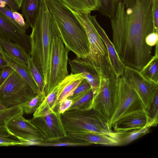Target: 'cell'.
Wrapping results in <instances>:
<instances>
[{"instance_id": "cell-1", "label": "cell", "mask_w": 158, "mask_h": 158, "mask_svg": "<svg viewBox=\"0 0 158 158\" xmlns=\"http://www.w3.org/2000/svg\"><path fill=\"white\" fill-rule=\"evenodd\" d=\"M152 0H119L110 19L113 41L126 66L139 71L152 57L145 38L153 32Z\"/></svg>"}, {"instance_id": "cell-2", "label": "cell", "mask_w": 158, "mask_h": 158, "mask_svg": "<svg viewBox=\"0 0 158 158\" xmlns=\"http://www.w3.org/2000/svg\"><path fill=\"white\" fill-rule=\"evenodd\" d=\"M45 1L64 45L77 57L86 59L89 52V44L82 24L61 0Z\"/></svg>"}, {"instance_id": "cell-3", "label": "cell", "mask_w": 158, "mask_h": 158, "mask_svg": "<svg viewBox=\"0 0 158 158\" xmlns=\"http://www.w3.org/2000/svg\"><path fill=\"white\" fill-rule=\"evenodd\" d=\"M30 35V57L47 83L49 61L52 40L60 35L45 0H41L39 13Z\"/></svg>"}, {"instance_id": "cell-4", "label": "cell", "mask_w": 158, "mask_h": 158, "mask_svg": "<svg viewBox=\"0 0 158 158\" xmlns=\"http://www.w3.org/2000/svg\"><path fill=\"white\" fill-rule=\"evenodd\" d=\"M60 114L63 125L67 134L94 132L106 135L118 139V134L112 131L108 121L94 108L68 110Z\"/></svg>"}, {"instance_id": "cell-5", "label": "cell", "mask_w": 158, "mask_h": 158, "mask_svg": "<svg viewBox=\"0 0 158 158\" xmlns=\"http://www.w3.org/2000/svg\"><path fill=\"white\" fill-rule=\"evenodd\" d=\"M112 112L108 122L110 128L120 119L132 113L143 109L137 93L124 81L118 77L117 83L113 89L112 97Z\"/></svg>"}, {"instance_id": "cell-6", "label": "cell", "mask_w": 158, "mask_h": 158, "mask_svg": "<svg viewBox=\"0 0 158 158\" xmlns=\"http://www.w3.org/2000/svg\"><path fill=\"white\" fill-rule=\"evenodd\" d=\"M69 51L64 45L60 35L54 36L49 61L47 83L44 89L46 95L52 91L69 75L67 64Z\"/></svg>"}, {"instance_id": "cell-7", "label": "cell", "mask_w": 158, "mask_h": 158, "mask_svg": "<svg viewBox=\"0 0 158 158\" xmlns=\"http://www.w3.org/2000/svg\"><path fill=\"white\" fill-rule=\"evenodd\" d=\"M35 95L29 84L14 70L0 86V102L7 108L21 105Z\"/></svg>"}, {"instance_id": "cell-8", "label": "cell", "mask_w": 158, "mask_h": 158, "mask_svg": "<svg viewBox=\"0 0 158 158\" xmlns=\"http://www.w3.org/2000/svg\"><path fill=\"white\" fill-rule=\"evenodd\" d=\"M99 75V86L97 93L94 96L93 108L108 122L111 115L112 92L117 84L118 77L111 70L108 60L102 64Z\"/></svg>"}, {"instance_id": "cell-9", "label": "cell", "mask_w": 158, "mask_h": 158, "mask_svg": "<svg viewBox=\"0 0 158 158\" xmlns=\"http://www.w3.org/2000/svg\"><path fill=\"white\" fill-rule=\"evenodd\" d=\"M71 10L83 25L88 37L89 52L87 58L85 60L93 66L99 75L102 64L108 60L106 47L90 19L89 13Z\"/></svg>"}, {"instance_id": "cell-10", "label": "cell", "mask_w": 158, "mask_h": 158, "mask_svg": "<svg viewBox=\"0 0 158 158\" xmlns=\"http://www.w3.org/2000/svg\"><path fill=\"white\" fill-rule=\"evenodd\" d=\"M121 77L137 93L144 108L148 110L156 94L158 92V84L145 78L139 71L126 66Z\"/></svg>"}, {"instance_id": "cell-11", "label": "cell", "mask_w": 158, "mask_h": 158, "mask_svg": "<svg viewBox=\"0 0 158 158\" xmlns=\"http://www.w3.org/2000/svg\"><path fill=\"white\" fill-rule=\"evenodd\" d=\"M31 123L43 134L47 140H53L66 136L61 114L55 111L44 116L33 117Z\"/></svg>"}, {"instance_id": "cell-12", "label": "cell", "mask_w": 158, "mask_h": 158, "mask_svg": "<svg viewBox=\"0 0 158 158\" xmlns=\"http://www.w3.org/2000/svg\"><path fill=\"white\" fill-rule=\"evenodd\" d=\"M17 115L8 122L6 127L9 131L21 141H27L37 145V142L45 139L43 134L23 116Z\"/></svg>"}, {"instance_id": "cell-13", "label": "cell", "mask_w": 158, "mask_h": 158, "mask_svg": "<svg viewBox=\"0 0 158 158\" xmlns=\"http://www.w3.org/2000/svg\"><path fill=\"white\" fill-rule=\"evenodd\" d=\"M0 38L16 43L30 55V36L21 30L0 11Z\"/></svg>"}, {"instance_id": "cell-14", "label": "cell", "mask_w": 158, "mask_h": 158, "mask_svg": "<svg viewBox=\"0 0 158 158\" xmlns=\"http://www.w3.org/2000/svg\"><path fill=\"white\" fill-rule=\"evenodd\" d=\"M89 17L106 47L111 70L117 77L121 76L123 73L126 65L119 57L113 44L104 30L97 21L96 15H91L89 14Z\"/></svg>"}, {"instance_id": "cell-15", "label": "cell", "mask_w": 158, "mask_h": 158, "mask_svg": "<svg viewBox=\"0 0 158 158\" xmlns=\"http://www.w3.org/2000/svg\"><path fill=\"white\" fill-rule=\"evenodd\" d=\"M149 124H154L150 122L144 109L129 114L120 119L112 127L114 131L118 134L142 128Z\"/></svg>"}, {"instance_id": "cell-16", "label": "cell", "mask_w": 158, "mask_h": 158, "mask_svg": "<svg viewBox=\"0 0 158 158\" xmlns=\"http://www.w3.org/2000/svg\"><path fill=\"white\" fill-rule=\"evenodd\" d=\"M72 73H81L90 85L94 96L97 93L100 84V77L93 66L87 60L78 57L68 60Z\"/></svg>"}, {"instance_id": "cell-17", "label": "cell", "mask_w": 158, "mask_h": 158, "mask_svg": "<svg viewBox=\"0 0 158 158\" xmlns=\"http://www.w3.org/2000/svg\"><path fill=\"white\" fill-rule=\"evenodd\" d=\"M85 78L81 73L68 75L58 85L59 94L52 110L60 102L71 96L81 81Z\"/></svg>"}, {"instance_id": "cell-18", "label": "cell", "mask_w": 158, "mask_h": 158, "mask_svg": "<svg viewBox=\"0 0 158 158\" xmlns=\"http://www.w3.org/2000/svg\"><path fill=\"white\" fill-rule=\"evenodd\" d=\"M69 138L84 141L91 145L99 144L107 146H118V139L102 134L94 132H85L78 134H67Z\"/></svg>"}, {"instance_id": "cell-19", "label": "cell", "mask_w": 158, "mask_h": 158, "mask_svg": "<svg viewBox=\"0 0 158 158\" xmlns=\"http://www.w3.org/2000/svg\"><path fill=\"white\" fill-rule=\"evenodd\" d=\"M8 66L12 67L30 86L35 94L40 91L27 65L4 52Z\"/></svg>"}, {"instance_id": "cell-20", "label": "cell", "mask_w": 158, "mask_h": 158, "mask_svg": "<svg viewBox=\"0 0 158 158\" xmlns=\"http://www.w3.org/2000/svg\"><path fill=\"white\" fill-rule=\"evenodd\" d=\"M4 52L27 65L29 55L22 47L13 41L0 38Z\"/></svg>"}, {"instance_id": "cell-21", "label": "cell", "mask_w": 158, "mask_h": 158, "mask_svg": "<svg viewBox=\"0 0 158 158\" xmlns=\"http://www.w3.org/2000/svg\"><path fill=\"white\" fill-rule=\"evenodd\" d=\"M41 0H23L21 6L26 22L32 28L37 19Z\"/></svg>"}, {"instance_id": "cell-22", "label": "cell", "mask_w": 158, "mask_h": 158, "mask_svg": "<svg viewBox=\"0 0 158 158\" xmlns=\"http://www.w3.org/2000/svg\"><path fill=\"white\" fill-rule=\"evenodd\" d=\"M71 9L90 14L92 11L98 10L100 0H61Z\"/></svg>"}, {"instance_id": "cell-23", "label": "cell", "mask_w": 158, "mask_h": 158, "mask_svg": "<svg viewBox=\"0 0 158 158\" xmlns=\"http://www.w3.org/2000/svg\"><path fill=\"white\" fill-rule=\"evenodd\" d=\"M91 145L86 142L70 138L67 135L53 140H42L37 142V145L44 146H82Z\"/></svg>"}, {"instance_id": "cell-24", "label": "cell", "mask_w": 158, "mask_h": 158, "mask_svg": "<svg viewBox=\"0 0 158 158\" xmlns=\"http://www.w3.org/2000/svg\"><path fill=\"white\" fill-rule=\"evenodd\" d=\"M139 71L145 78L158 84V52H155L154 55Z\"/></svg>"}, {"instance_id": "cell-25", "label": "cell", "mask_w": 158, "mask_h": 158, "mask_svg": "<svg viewBox=\"0 0 158 158\" xmlns=\"http://www.w3.org/2000/svg\"><path fill=\"white\" fill-rule=\"evenodd\" d=\"M94 98V94L91 89L88 91L72 100L73 103L68 110H83L91 109L93 108Z\"/></svg>"}, {"instance_id": "cell-26", "label": "cell", "mask_w": 158, "mask_h": 158, "mask_svg": "<svg viewBox=\"0 0 158 158\" xmlns=\"http://www.w3.org/2000/svg\"><path fill=\"white\" fill-rule=\"evenodd\" d=\"M152 126V124H149L141 128L134 129L118 134V146L128 144L147 134L149 132L150 128Z\"/></svg>"}, {"instance_id": "cell-27", "label": "cell", "mask_w": 158, "mask_h": 158, "mask_svg": "<svg viewBox=\"0 0 158 158\" xmlns=\"http://www.w3.org/2000/svg\"><path fill=\"white\" fill-rule=\"evenodd\" d=\"M46 98L45 91L40 92L31 99L21 105L24 113H34L40 106Z\"/></svg>"}, {"instance_id": "cell-28", "label": "cell", "mask_w": 158, "mask_h": 158, "mask_svg": "<svg viewBox=\"0 0 158 158\" xmlns=\"http://www.w3.org/2000/svg\"><path fill=\"white\" fill-rule=\"evenodd\" d=\"M24 112L21 105L15 106L0 110V127H6L9 121L17 115H23Z\"/></svg>"}, {"instance_id": "cell-29", "label": "cell", "mask_w": 158, "mask_h": 158, "mask_svg": "<svg viewBox=\"0 0 158 158\" xmlns=\"http://www.w3.org/2000/svg\"><path fill=\"white\" fill-rule=\"evenodd\" d=\"M23 145L20 140L12 134L6 127H0V146Z\"/></svg>"}, {"instance_id": "cell-30", "label": "cell", "mask_w": 158, "mask_h": 158, "mask_svg": "<svg viewBox=\"0 0 158 158\" xmlns=\"http://www.w3.org/2000/svg\"><path fill=\"white\" fill-rule=\"evenodd\" d=\"M27 66L39 91L40 92L44 91L46 84L44 76L31 58L30 56Z\"/></svg>"}, {"instance_id": "cell-31", "label": "cell", "mask_w": 158, "mask_h": 158, "mask_svg": "<svg viewBox=\"0 0 158 158\" xmlns=\"http://www.w3.org/2000/svg\"><path fill=\"white\" fill-rule=\"evenodd\" d=\"M100 7L98 11L110 19L114 16L119 0H100Z\"/></svg>"}, {"instance_id": "cell-32", "label": "cell", "mask_w": 158, "mask_h": 158, "mask_svg": "<svg viewBox=\"0 0 158 158\" xmlns=\"http://www.w3.org/2000/svg\"><path fill=\"white\" fill-rule=\"evenodd\" d=\"M145 111L150 122L156 126L158 121V92L156 94L149 109Z\"/></svg>"}, {"instance_id": "cell-33", "label": "cell", "mask_w": 158, "mask_h": 158, "mask_svg": "<svg viewBox=\"0 0 158 158\" xmlns=\"http://www.w3.org/2000/svg\"><path fill=\"white\" fill-rule=\"evenodd\" d=\"M91 89L90 85L85 79L81 81L72 94L67 98L72 100L75 98L88 91Z\"/></svg>"}, {"instance_id": "cell-34", "label": "cell", "mask_w": 158, "mask_h": 158, "mask_svg": "<svg viewBox=\"0 0 158 158\" xmlns=\"http://www.w3.org/2000/svg\"><path fill=\"white\" fill-rule=\"evenodd\" d=\"M151 15L153 24V32L158 33V0H152Z\"/></svg>"}, {"instance_id": "cell-35", "label": "cell", "mask_w": 158, "mask_h": 158, "mask_svg": "<svg viewBox=\"0 0 158 158\" xmlns=\"http://www.w3.org/2000/svg\"><path fill=\"white\" fill-rule=\"evenodd\" d=\"M73 103V101L66 98L60 102L54 109V111L61 114L68 110Z\"/></svg>"}, {"instance_id": "cell-36", "label": "cell", "mask_w": 158, "mask_h": 158, "mask_svg": "<svg viewBox=\"0 0 158 158\" xmlns=\"http://www.w3.org/2000/svg\"><path fill=\"white\" fill-rule=\"evenodd\" d=\"M0 11L22 31L20 27L15 21L14 19L13 13V11L9 8L7 7L6 6H2L0 4Z\"/></svg>"}, {"instance_id": "cell-37", "label": "cell", "mask_w": 158, "mask_h": 158, "mask_svg": "<svg viewBox=\"0 0 158 158\" xmlns=\"http://www.w3.org/2000/svg\"><path fill=\"white\" fill-rule=\"evenodd\" d=\"M158 33L153 32L147 36L145 42L147 45L152 47L156 45L158 43Z\"/></svg>"}, {"instance_id": "cell-38", "label": "cell", "mask_w": 158, "mask_h": 158, "mask_svg": "<svg viewBox=\"0 0 158 158\" xmlns=\"http://www.w3.org/2000/svg\"><path fill=\"white\" fill-rule=\"evenodd\" d=\"M14 70L13 69L9 66H7L2 69V73L0 77V86Z\"/></svg>"}, {"instance_id": "cell-39", "label": "cell", "mask_w": 158, "mask_h": 158, "mask_svg": "<svg viewBox=\"0 0 158 158\" xmlns=\"http://www.w3.org/2000/svg\"><path fill=\"white\" fill-rule=\"evenodd\" d=\"M7 4L13 12H18L20 8L14 0H0Z\"/></svg>"}, {"instance_id": "cell-40", "label": "cell", "mask_w": 158, "mask_h": 158, "mask_svg": "<svg viewBox=\"0 0 158 158\" xmlns=\"http://www.w3.org/2000/svg\"><path fill=\"white\" fill-rule=\"evenodd\" d=\"M7 66H8V62L0 53V69H2Z\"/></svg>"}, {"instance_id": "cell-41", "label": "cell", "mask_w": 158, "mask_h": 158, "mask_svg": "<svg viewBox=\"0 0 158 158\" xmlns=\"http://www.w3.org/2000/svg\"><path fill=\"white\" fill-rule=\"evenodd\" d=\"M15 2L18 5V6H19V7L20 8L22 2L23 0H14Z\"/></svg>"}, {"instance_id": "cell-42", "label": "cell", "mask_w": 158, "mask_h": 158, "mask_svg": "<svg viewBox=\"0 0 158 158\" xmlns=\"http://www.w3.org/2000/svg\"><path fill=\"white\" fill-rule=\"evenodd\" d=\"M0 53L2 54V55L5 58L4 51L0 44Z\"/></svg>"}, {"instance_id": "cell-43", "label": "cell", "mask_w": 158, "mask_h": 158, "mask_svg": "<svg viewBox=\"0 0 158 158\" xmlns=\"http://www.w3.org/2000/svg\"><path fill=\"white\" fill-rule=\"evenodd\" d=\"M7 107H6L0 102V110L4 109Z\"/></svg>"}, {"instance_id": "cell-44", "label": "cell", "mask_w": 158, "mask_h": 158, "mask_svg": "<svg viewBox=\"0 0 158 158\" xmlns=\"http://www.w3.org/2000/svg\"><path fill=\"white\" fill-rule=\"evenodd\" d=\"M2 73V69H0V77Z\"/></svg>"}, {"instance_id": "cell-45", "label": "cell", "mask_w": 158, "mask_h": 158, "mask_svg": "<svg viewBox=\"0 0 158 158\" xmlns=\"http://www.w3.org/2000/svg\"></svg>"}, {"instance_id": "cell-46", "label": "cell", "mask_w": 158, "mask_h": 158, "mask_svg": "<svg viewBox=\"0 0 158 158\" xmlns=\"http://www.w3.org/2000/svg\"></svg>"}]
</instances>
